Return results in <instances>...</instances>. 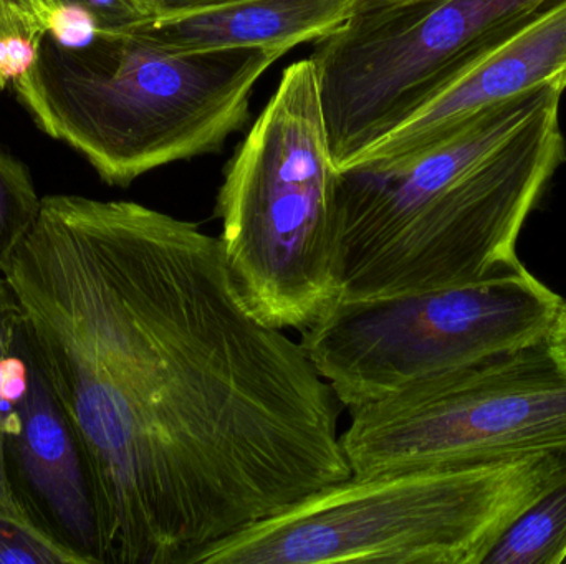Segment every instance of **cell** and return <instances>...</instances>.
<instances>
[{
    "label": "cell",
    "mask_w": 566,
    "mask_h": 564,
    "mask_svg": "<svg viewBox=\"0 0 566 564\" xmlns=\"http://www.w3.org/2000/svg\"><path fill=\"white\" fill-rule=\"evenodd\" d=\"M566 563V482L532 506L492 549L484 564Z\"/></svg>",
    "instance_id": "7c38bea8"
},
{
    "label": "cell",
    "mask_w": 566,
    "mask_h": 564,
    "mask_svg": "<svg viewBox=\"0 0 566 564\" xmlns=\"http://www.w3.org/2000/svg\"><path fill=\"white\" fill-rule=\"evenodd\" d=\"M88 20L92 30H128L161 15L153 0H60Z\"/></svg>",
    "instance_id": "2e32d148"
},
{
    "label": "cell",
    "mask_w": 566,
    "mask_h": 564,
    "mask_svg": "<svg viewBox=\"0 0 566 564\" xmlns=\"http://www.w3.org/2000/svg\"><path fill=\"white\" fill-rule=\"evenodd\" d=\"M547 344L552 357L566 373V301L562 305L560 313H558L557 320L552 327Z\"/></svg>",
    "instance_id": "ac0fdd59"
},
{
    "label": "cell",
    "mask_w": 566,
    "mask_h": 564,
    "mask_svg": "<svg viewBox=\"0 0 566 564\" xmlns=\"http://www.w3.org/2000/svg\"><path fill=\"white\" fill-rule=\"evenodd\" d=\"M32 350L23 324L19 301L3 274H0V512L17 517L3 473V430L7 421L29 390ZM22 520V519H20Z\"/></svg>",
    "instance_id": "4fadbf2b"
},
{
    "label": "cell",
    "mask_w": 566,
    "mask_h": 564,
    "mask_svg": "<svg viewBox=\"0 0 566 564\" xmlns=\"http://www.w3.org/2000/svg\"><path fill=\"white\" fill-rule=\"evenodd\" d=\"M42 207L29 169L0 151V274L35 225Z\"/></svg>",
    "instance_id": "5bb4252c"
},
{
    "label": "cell",
    "mask_w": 566,
    "mask_h": 564,
    "mask_svg": "<svg viewBox=\"0 0 566 564\" xmlns=\"http://www.w3.org/2000/svg\"><path fill=\"white\" fill-rule=\"evenodd\" d=\"M566 482V450L352 473L196 556L192 564H484Z\"/></svg>",
    "instance_id": "277c9868"
},
{
    "label": "cell",
    "mask_w": 566,
    "mask_h": 564,
    "mask_svg": "<svg viewBox=\"0 0 566 564\" xmlns=\"http://www.w3.org/2000/svg\"><path fill=\"white\" fill-rule=\"evenodd\" d=\"M339 185L315 68L300 60L226 166L216 209L229 268L274 327L302 333L338 307Z\"/></svg>",
    "instance_id": "5b68a950"
},
{
    "label": "cell",
    "mask_w": 566,
    "mask_h": 564,
    "mask_svg": "<svg viewBox=\"0 0 566 564\" xmlns=\"http://www.w3.org/2000/svg\"><path fill=\"white\" fill-rule=\"evenodd\" d=\"M159 12H185V10L202 9V7L219 6V3L235 2V0H153Z\"/></svg>",
    "instance_id": "d6986e66"
},
{
    "label": "cell",
    "mask_w": 566,
    "mask_h": 564,
    "mask_svg": "<svg viewBox=\"0 0 566 564\" xmlns=\"http://www.w3.org/2000/svg\"><path fill=\"white\" fill-rule=\"evenodd\" d=\"M3 277L85 450L103 564H192L352 476L332 387L195 222L46 195Z\"/></svg>",
    "instance_id": "6da1fadb"
},
{
    "label": "cell",
    "mask_w": 566,
    "mask_h": 564,
    "mask_svg": "<svg viewBox=\"0 0 566 564\" xmlns=\"http://www.w3.org/2000/svg\"><path fill=\"white\" fill-rule=\"evenodd\" d=\"M557 0H358L312 60L339 171Z\"/></svg>",
    "instance_id": "52a82bcc"
},
{
    "label": "cell",
    "mask_w": 566,
    "mask_h": 564,
    "mask_svg": "<svg viewBox=\"0 0 566 564\" xmlns=\"http://www.w3.org/2000/svg\"><path fill=\"white\" fill-rule=\"evenodd\" d=\"M274 46L169 52L136 29L56 32L30 45L13 88L35 125L118 188L172 162L214 155L251 116L252 89L285 55Z\"/></svg>",
    "instance_id": "3957f363"
},
{
    "label": "cell",
    "mask_w": 566,
    "mask_h": 564,
    "mask_svg": "<svg viewBox=\"0 0 566 564\" xmlns=\"http://www.w3.org/2000/svg\"><path fill=\"white\" fill-rule=\"evenodd\" d=\"M562 95L542 89L401 161L342 171L338 305L482 280L517 242L566 162Z\"/></svg>",
    "instance_id": "7a4b0ae2"
},
{
    "label": "cell",
    "mask_w": 566,
    "mask_h": 564,
    "mask_svg": "<svg viewBox=\"0 0 566 564\" xmlns=\"http://www.w3.org/2000/svg\"><path fill=\"white\" fill-rule=\"evenodd\" d=\"M352 473L566 450V373L547 341L419 381L349 411Z\"/></svg>",
    "instance_id": "ba28073f"
},
{
    "label": "cell",
    "mask_w": 566,
    "mask_h": 564,
    "mask_svg": "<svg viewBox=\"0 0 566 564\" xmlns=\"http://www.w3.org/2000/svg\"><path fill=\"white\" fill-rule=\"evenodd\" d=\"M10 43H15V40H13L9 26L3 22L2 17H0V53H2V50L6 49L7 45H10ZM7 79H9V76H7L2 62H0V92L6 88Z\"/></svg>",
    "instance_id": "ffe728a7"
},
{
    "label": "cell",
    "mask_w": 566,
    "mask_h": 564,
    "mask_svg": "<svg viewBox=\"0 0 566 564\" xmlns=\"http://www.w3.org/2000/svg\"><path fill=\"white\" fill-rule=\"evenodd\" d=\"M358 0H235L161 13L133 26L169 52L274 46L285 52L328 35Z\"/></svg>",
    "instance_id": "8fae6325"
},
{
    "label": "cell",
    "mask_w": 566,
    "mask_h": 564,
    "mask_svg": "<svg viewBox=\"0 0 566 564\" xmlns=\"http://www.w3.org/2000/svg\"><path fill=\"white\" fill-rule=\"evenodd\" d=\"M3 473L27 525L75 564H103L92 470L33 351L29 390L3 430Z\"/></svg>",
    "instance_id": "9c48e42d"
},
{
    "label": "cell",
    "mask_w": 566,
    "mask_h": 564,
    "mask_svg": "<svg viewBox=\"0 0 566 564\" xmlns=\"http://www.w3.org/2000/svg\"><path fill=\"white\" fill-rule=\"evenodd\" d=\"M60 0H0V17L20 45H33L46 32H56L65 12Z\"/></svg>",
    "instance_id": "e0dca14e"
},
{
    "label": "cell",
    "mask_w": 566,
    "mask_h": 564,
    "mask_svg": "<svg viewBox=\"0 0 566 564\" xmlns=\"http://www.w3.org/2000/svg\"><path fill=\"white\" fill-rule=\"evenodd\" d=\"M75 564L59 546L27 525L0 512V564Z\"/></svg>",
    "instance_id": "9a60e30c"
},
{
    "label": "cell",
    "mask_w": 566,
    "mask_h": 564,
    "mask_svg": "<svg viewBox=\"0 0 566 564\" xmlns=\"http://www.w3.org/2000/svg\"><path fill=\"white\" fill-rule=\"evenodd\" d=\"M564 298L524 265L472 284L338 305L300 344L348 411L548 340Z\"/></svg>",
    "instance_id": "8992f818"
},
{
    "label": "cell",
    "mask_w": 566,
    "mask_h": 564,
    "mask_svg": "<svg viewBox=\"0 0 566 564\" xmlns=\"http://www.w3.org/2000/svg\"><path fill=\"white\" fill-rule=\"evenodd\" d=\"M547 88L566 89V0L552 3L485 50L352 166L421 155L502 106Z\"/></svg>",
    "instance_id": "30bf717a"
}]
</instances>
